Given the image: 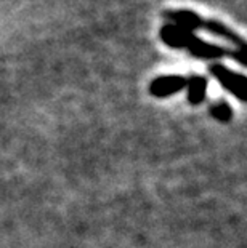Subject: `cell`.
Wrapping results in <instances>:
<instances>
[{"label":"cell","mask_w":247,"mask_h":248,"mask_svg":"<svg viewBox=\"0 0 247 248\" xmlns=\"http://www.w3.org/2000/svg\"><path fill=\"white\" fill-rule=\"evenodd\" d=\"M188 80L181 76H165V77H159L156 80H152L149 92L152 96L157 98H164V96H170V94L178 93L180 90L186 87Z\"/></svg>","instance_id":"3957f363"},{"label":"cell","mask_w":247,"mask_h":248,"mask_svg":"<svg viewBox=\"0 0 247 248\" xmlns=\"http://www.w3.org/2000/svg\"><path fill=\"white\" fill-rule=\"evenodd\" d=\"M161 39L165 45L172 46V48H185L191 55L198 58H206V60H218V58L233 55V51L225 50L218 45L207 44V42L199 39L190 31H185L170 23L162 26Z\"/></svg>","instance_id":"6da1fadb"},{"label":"cell","mask_w":247,"mask_h":248,"mask_svg":"<svg viewBox=\"0 0 247 248\" xmlns=\"http://www.w3.org/2000/svg\"><path fill=\"white\" fill-rule=\"evenodd\" d=\"M212 114H214V117H217L218 120H228L231 117V109L227 103H218L217 106H214Z\"/></svg>","instance_id":"5b68a950"},{"label":"cell","mask_w":247,"mask_h":248,"mask_svg":"<svg viewBox=\"0 0 247 248\" xmlns=\"http://www.w3.org/2000/svg\"><path fill=\"white\" fill-rule=\"evenodd\" d=\"M188 85V98H190L191 104H199L206 96V90H207V82L204 77L194 76L190 78V82L186 83Z\"/></svg>","instance_id":"277c9868"},{"label":"cell","mask_w":247,"mask_h":248,"mask_svg":"<svg viewBox=\"0 0 247 248\" xmlns=\"http://www.w3.org/2000/svg\"><path fill=\"white\" fill-rule=\"evenodd\" d=\"M210 72L239 101H247V80L243 74H236L222 64H214L210 67Z\"/></svg>","instance_id":"7a4b0ae2"}]
</instances>
